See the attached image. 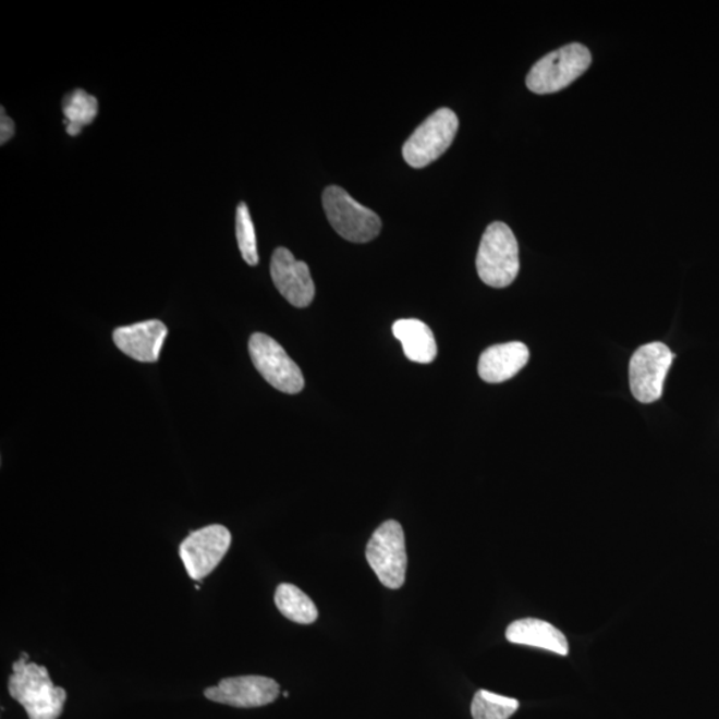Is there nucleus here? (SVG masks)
I'll list each match as a JSON object with an SVG mask.
<instances>
[{
  "mask_svg": "<svg viewBox=\"0 0 719 719\" xmlns=\"http://www.w3.org/2000/svg\"><path fill=\"white\" fill-rule=\"evenodd\" d=\"M365 556L383 586L400 589L404 585L407 557L403 526L398 521L389 520L377 527Z\"/></svg>",
  "mask_w": 719,
  "mask_h": 719,
  "instance_id": "nucleus-5",
  "label": "nucleus"
},
{
  "mask_svg": "<svg viewBox=\"0 0 719 719\" xmlns=\"http://www.w3.org/2000/svg\"><path fill=\"white\" fill-rule=\"evenodd\" d=\"M62 108L69 135L77 136L84 125L94 122V119L98 115L99 106L95 96L77 88L64 96Z\"/></svg>",
  "mask_w": 719,
  "mask_h": 719,
  "instance_id": "nucleus-17",
  "label": "nucleus"
},
{
  "mask_svg": "<svg viewBox=\"0 0 719 719\" xmlns=\"http://www.w3.org/2000/svg\"><path fill=\"white\" fill-rule=\"evenodd\" d=\"M231 543V532L223 525H209L192 532L179 548L180 559L190 577L202 581L211 574L224 559Z\"/></svg>",
  "mask_w": 719,
  "mask_h": 719,
  "instance_id": "nucleus-9",
  "label": "nucleus"
},
{
  "mask_svg": "<svg viewBox=\"0 0 719 719\" xmlns=\"http://www.w3.org/2000/svg\"><path fill=\"white\" fill-rule=\"evenodd\" d=\"M279 683L261 675L232 677L221 680L218 686L206 688L204 695L214 703L233 707H261L279 697Z\"/></svg>",
  "mask_w": 719,
  "mask_h": 719,
  "instance_id": "nucleus-10",
  "label": "nucleus"
},
{
  "mask_svg": "<svg viewBox=\"0 0 719 719\" xmlns=\"http://www.w3.org/2000/svg\"><path fill=\"white\" fill-rule=\"evenodd\" d=\"M322 207L333 230L348 242L368 243L379 236V216L353 199L339 185H331L324 191Z\"/></svg>",
  "mask_w": 719,
  "mask_h": 719,
  "instance_id": "nucleus-4",
  "label": "nucleus"
},
{
  "mask_svg": "<svg viewBox=\"0 0 719 719\" xmlns=\"http://www.w3.org/2000/svg\"><path fill=\"white\" fill-rule=\"evenodd\" d=\"M27 653L12 663L9 693L26 710L29 719H58L62 716L68 693L53 685L48 670L29 662Z\"/></svg>",
  "mask_w": 719,
  "mask_h": 719,
  "instance_id": "nucleus-1",
  "label": "nucleus"
},
{
  "mask_svg": "<svg viewBox=\"0 0 719 719\" xmlns=\"http://www.w3.org/2000/svg\"><path fill=\"white\" fill-rule=\"evenodd\" d=\"M249 355L257 371L278 391L288 394L303 391L302 370L278 341L264 333H254L249 339Z\"/></svg>",
  "mask_w": 719,
  "mask_h": 719,
  "instance_id": "nucleus-7",
  "label": "nucleus"
},
{
  "mask_svg": "<svg viewBox=\"0 0 719 719\" xmlns=\"http://www.w3.org/2000/svg\"><path fill=\"white\" fill-rule=\"evenodd\" d=\"M476 267L479 279L489 287L505 288L517 278L519 243L511 228L505 223L496 221L484 232Z\"/></svg>",
  "mask_w": 719,
  "mask_h": 719,
  "instance_id": "nucleus-2",
  "label": "nucleus"
},
{
  "mask_svg": "<svg viewBox=\"0 0 719 719\" xmlns=\"http://www.w3.org/2000/svg\"><path fill=\"white\" fill-rule=\"evenodd\" d=\"M529 362V350L520 341L489 346L478 362V375L485 382L511 380Z\"/></svg>",
  "mask_w": 719,
  "mask_h": 719,
  "instance_id": "nucleus-13",
  "label": "nucleus"
},
{
  "mask_svg": "<svg viewBox=\"0 0 719 719\" xmlns=\"http://www.w3.org/2000/svg\"><path fill=\"white\" fill-rule=\"evenodd\" d=\"M15 134V124L8 113H5L4 108L2 107V113H0V144L4 146L12 136Z\"/></svg>",
  "mask_w": 719,
  "mask_h": 719,
  "instance_id": "nucleus-20",
  "label": "nucleus"
},
{
  "mask_svg": "<svg viewBox=\"0 0 719 719\" xmlns=\"http://www.w3.org/2000/svg\"><path fill=\"white\" fill-rule=\"evenodd\" d=\"M236 239L243 259L255 267L259 263L254 221H252L247 204L240 203L236 209Z\"/></svg>",
  "mask_w": 719,
  "mask_h": 719,
  "instance_id": "nucleus-19",
  "label": "nucleus"
},
{
  "mask_svg": "<svg viewBox=\"0 0 719 719\" xmlns=\"http://www.w3.org/2000/svg\"><path fill=\"white\" fill-rule=\"evenodd\" d=\"M509 643L538 647V649L566 656L569 645L565 635L551 623L537 619L514 621L507 629Z\"/></svg>",
  "mask_w": 719,
  "mask_h": 719,
  "instance_id": "nucleus-14",
  "label": "nucleus"
},
{
  "mask_svg": "<svg viewBox=\"0 0 719 719\" xmlns=\"http://www.w3.org/2000/svg\"><path fill=\"white\" fill-rule=\"evenodd\" d=\"M284 697H285V698L290 697V693L284 692Z\"/></svg>",
  "mask_w": 719,
  "mask_h": 719,
  "instance_id": "nucleus-21",
  "label": "nucleus"
},
{
  "mask_svg": "<svg viewBox=\"0 0 719 719\" xmlns=\"http://www.w3.org/2000/svg\"><path fill=\"white\" fill-rule=\"evenodd\" d=\"M275 604L285 619L302 625H310L319 617L315 602L300 587L292 584L278 586Z\"/></svg>",
  "mask_w": 719,
  "mask_h": 719,
  "instance_id": "nucleus-16",
  "label": "nucleus"
},
{
  "mask_svg": "<svg viewBox=\"0 0 719 719\" xmlns=\"http://www.w3.org/2000/svg\"><path fill=\"white\" fill-rule=\"evenodd\" d=\"M675 355L663 343L639 346L629 365V380L635 399L651 404L662 398L663 382Z\"/></svg>",
  "mask_w": 719,
  "mask_h": 719,
  "instance_id": "nucleus-8",
  "label": "nucleus"
},
{
  "mask_svg": "<svg viewBox=\"0 0 719 719\" xmlns=\"http://www.w3.org/2000/svg\"><path fill=\"white\" fill-rule=\"evenodd\" d=\"M271 276L281 296L293 307L305 308L314 302L315 284L309 267L304 261L296 260L287 248L273 252Z\"/></svg>",
  "mask_w": 719,
  "mask_h": 719,
  "instance_id": "nucleus-11",
  "label": "nucleus"
},
{
  "mask_svg": "<svg viewBox=\"0 0 719 719\" xmlns=\"http://www.w3.org/2000/svg\"><path fill=\"white\" fill-rule=\"evenodd\" d=\"M590 64L592 53L587 47L580 44L563 46L533 65L526 76V86L539 95L559 93L585 74Z\"/></svg>",
  "mask_w": 719,
  "mask_h": 719,
  "instance_id": "nucleus-3",
  "label": "nucleus"
},
{
  "mask_svg": "<svg viewBox=\"0 0 719 719\" xmlns=\"http://www.w3.org/2000/svg\"><path fill=\"white\" fill-rule=\"evenodd\" d=\"M459 130V118L449 108H440L419 124L403 147L404 159L413 168L434 163L447 151Z\"/></svg>",
  "mask_w": 719,
  "mask_h": 719,
  "instance_id": "nucleus-6",
  "label": "nucleus"
},
{
  "mask_svg": "<svg viewBox=\"0 0 719 719\" xmlns=\"http://www.w3.org/2000/svg\"><path fill=\"white\" fill-rule=\"evenodd\" d=\"M168 329L160 320H147L120 327L113 332V343L120 351L141 363H156L163 348Z\"/></svg>",
  "mask_w": 719,
  "mask_h": 719,
  "instance_id": "nucleus-12",
  "label": "nucleus"
},
{
  "mask_svg": "<svg viewBox=\"0 0 719 719\" xmlns=\"http://www.w3.org/2000/svg\"><path fill=\"white\" fill-rule=\"evenodd\" d=\"M394 338L403 344L404 353L411 362L429 364L437 356L434 332L427 324L416 319L399 320L392 328Z\"/></svg>",
  "mask_w": 719,
  "mask_h": 719,
  "instance_id": "nucleus-15",
  "label": "nucleus"
},
{
  "mask_svg": "<svg viewBox=\"0 0 719 719\" xmlns=\"http://www.w3.org/2000/svg\"><path fill=\"white\" fill-rule=\"evenodd\" d=\"M519 707L517 699L488 691H478L472 700L471 710L473 719H509Z\"/></svg>",
  "mask_w": 719,
  "mask_h": 719,
  "instance_id": "nucleus-18",
  "label": "nucleus"
}]
</instances>
